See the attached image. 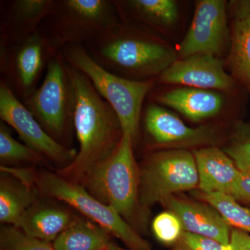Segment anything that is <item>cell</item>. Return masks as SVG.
Instances as JSON below:
<instances>
[{"mask_svg":"<svg viewBox=\"0 0 250 250\" xmlns=\"http://www.w3.org/2000/svg\"><path fill=\"white\" fill-rule=\"evenodd\" d=\"M229 62L233 72L250 86V1L233 3Z\"/></svg>","mask_w":250,"mask_h":250,"instance_id":"19","label":"cell"},{"mask_svg":"<svg viewBox=\"0 0 250 250\" xmlns=\"http://www.w3.org/2000/svg\"><path fill=\"white\" fill-rule=\"evenodd\" d=\"M152 228L156 238L166 245L177 243L184 232L180 220L170 210L163 212L156 216Z\"/></svg>","mask_w":250,"mask_h":250,"instance_id":"25","label":"cell"},{"mask_svg":"<svg viewBox=\"0 0 250 250\" xmlns=\"http://www.w3.org/2000/svg\"><path fill=\"white\" fill-rule=\"evenodd\" d=\"M144 126L154 146H200L210 143L216 136L215 130L209 126L190 127L174 113L153 103L145 110Z\"/></svg>","mask_w":250,"mask_h":250,"instance_id":"13","label":"cell"},{"mask_svg":"<svg viewBox=\"0 0 250 250\" xmlns=\"http://www.w3.org/2000/svg\"><path fill=\"white\" fill-rule=\"evenodd\" d=\"M106 250H128L123 249V248H121V247L117 246L116 244H113V243H110L109 245H108L107 248H106Z\"/></svg>","mask_w":250,"mask_h":250,"instance_id":"30","label":"cell"},{"mask_svg":"<svg viewBox=\"0 0 250 250\" xmlns=\"http://www.w3.org/2000/svg\"><path fill=\"white\" fill-rule=\"evenodd\" d=\"M158 81L207 90H230L234 82L224 69L223 62L210 54H195L173 62Z\"/></svg>","mask_w":250,"mask_h":250,"instance_id":"12","label":"cell"},{"mask_svg":"<svg viewBox=\"0 0 250 250\" xmlns=\"http://www.w3.org/2000/svg\"><path fill=\"white\" fill-rule=\"evenodd\" d=\"M121 22L113 0H54L40 29L59 52L85 45Z\"/></svg>","mask_w":250,"mask_h":250,"instance_id":"5","label":"cell"},{"mask_svg":"<svg viewBox=\"0 0 250 250\" xmlns=\"http://www.w3.org/2000/svg\"><path fill=\"white\" fill-rule=\"evenodd\" d=\"M133 145L131 135L123 133L111 155L95 166L82 184L99 201L116 210L131 226L143 216L144 209L140 203V168Z\"/></svg>","mask_w":250,"mask_h":250,"instance_id":"3","label":"cell"},{"mask_svg":"<svg viewBox=\"0 0 250 250\" xmlns=\"http://www.w3.org/2000/svg\"><path fill=\"white\" fill-rule=\"evenodd\" d=\"M0 161L1 166H8L11 164H43L47 159L41 153L14 139L7 125L1 121Z\"/></svg>","mask_w":250,"mask_h":250,"instance_id":"22","label":"cell"},{"mask_svg":"<svg viewBox=\"0 0 250 250\" xmlns=\"http://www.w3.org/2000/svg\"><path fill=\"white\" fill-rule=\"evenodd\" d=\"M202 199L215 208L229 225L250 234V209L238 204L236 199L220 192L202 193Z\"/></svg>","mask_w":250,"mask_h":250,"instance_id":"23","label":"cell"},{"mask_svg":"<svg viewBox=\"0 0 250 250\" xmlns=\"http://www.w3.org/2000/svg\"><path fill=\"white\" fill-rule=\"evenodd\" d=\"M199 187L196 161L184 149L152 153L140 167V203L144 209L177 192Z\"/></svg>","mask_w":250,"mask_h":250,"instance_id":"8","label":"cell"},{"mask_svg":"<svg viewBox=\"0 0 250 250\" xmlns=\"http://www.w3.org/2000/svg\"><path fill=\"white\" fill-rule=\"evenodd\" d=\"M225 152L239 170H250V134L240 135L231 146L225 149Z\"/></svg>","mask_w":250,"mask_h":250,"instance_id":"27","label":"cell"},{"mask_svg":"<svg viewBox=\"0 0 250 250\" xmlns=\"http://www.w3.org/2000/svg\"><path fill=\"white\" fill-rule=\"evenodd\" d=\"M163 204L180 220L184 231L207 237L229 246V225L210 205L171 196Z\"/></svg>","mask_w":250,"mask_h":250,"instance_id":"15","label":"cell"},{"mask_svg":"<svg viewBox=\"0 0 250 250\" xmlns=\"http://www.w3.org/2000/svg\"><path fill=\"white\" fill-rule=\"evenodd\" d=\"M175 250H232L231 246L219 242L184 231L177 243Z\"/></svg>","mask_w":250,"mask_h":250,"instance_id":"26","label":"cell"},{"mask_svg":"<svg viewBox=\"0 0 250 250\" xmlns=\"http://www.w3.org/2000/svg\"><path fill=\"white\" fill-rule=\"evenodd\" d=\"M109 233L88 219L76 218L53 242L56 250H106Z\"/></svg>","mask_w":250,"mask_h":250,"instance_id":"21","label":"cell"},{"mask_svg":"<svg viewBox=\"0 0 250 250\" xmlns=\"http://www.w3.org/2000/svg\"><path fill=\"white\" fill-rule=\"evenodd\" d=\"M83 46L99 65L131 80L159 77L177 60L172 47L138 23L121 21Z\"/></svg>","mask_w":250,"mask_h":250,"instance_id":"2","label":"cell"},{"mask_svg":"<svg viewBox=\"0 0 250 250\" xmlns=\"http://www.w3.org/2000/svg\"><path fill=\"white\" fill-rule=\"evenodd\" d=\"M57 52L40 27L22 42L0 45L1 80L22 103L39 86L49 62Z\"/></svg>","mask_w":250,"mask_h":250,"instance_id":"9","label":"cell"},{"mask_svg":"<svg viewBox=\"0 0 250 250\" xmlns=\"http://www.w3.org/2000/svg\"><path fill=\"white\" fill-rule=\"evenodd\" d=\"M1 250H56L53 245L27 236L20 229L4 225L0 229Z\"/></svg>","mask_w":250,"mask_h":250,"instance_id":"24","label":"cell"},{"mask_svg":"<svg viewBox=\"0 0 250 250\" xmlns=\"http://www.w3.org/2000/svg\"><path fill=\"white\" fill-rule=\"evenodd\" d=\"M199 176V187L204 193L220 192L232 195L239 174L232 159L216 147L194 152Z\"/></svg>","mask_w":250,"mask_h":250,"instance_id":"16","label":"cell"},{"mask_svg":"<svg viewBox=\"0 0 250 250\" xmlns=\"http://www.w3.org/2000/svg\"><path fill=\"white\" fill-rule=\"evenodd\" d=\"M230 246L232 250H250V234L233 229L231 231Z\"/></svg>","mask_w":250,"mask_h":250,"instance_id":"29","label":"cell"},{"mask_svg":"<svg viewBox=\"0 0 250 250\" xmlns=\"http://www.w3.org/2000/svg\"><path fill=\"white\" fill-rule=\"evenodd\" d=\"M152 100L177 110L192 121L214 116L223 106V97L218 92L191 87L155 93Z\"/></svg>","mask_w":250,"mask_h":250,"instance_id":"17","label":"cell"},{"mask_svg":"<svg viewBox=\"0 0 250 250\" xmlns=\"http://www.w3.org/2000/svg\"><path fill=\"white\" fill-rule=\"evenodd\" d=\"M226 1H197L191 25L179 47L182 59L195 54L220 55L229 41Z\"/></svg>","mask_w":250,"mask_h":250,"instance_id":"11","label":"cell"},{"mask_svg":"<svg viewBox=\"0 0 250 250\" xmlns=\"http://www.w3.org/2000/svg\"><path fill=\"white\" fill-rule=\"evenodd\" d=\"M36 187L44 196L65 202L86 219L125 243L130 250H151L148 242L111 207L99 201L83 186L48 170L36 171Z\"/></svg>","mask_w":250,"mask_h":250,"instance_id":"7","label":"cell"},{"mask_svg":"<svg viewBox=\"0 0 250 250\" xmlns=\"http://www.w3.org/2000/svg\"><path fill=\"white\" fill-rule=\"evenodd\" d=\"M231 196L236 200H241L250 205V170H239V174Z\"/></svg>","mask_w":250,"mask_h":250,"instance_id":"28","label":"cell"},{"mask_svg":"<svg viewBox=\"0 0 250 250\" xmlns=\"http://www.w3.org/2000/svg\"><path fill=\"white\" fill-rule=\"evenodd\" d=\"M0 118L18 133L26 146L61 166L60 169L75 160L76 149L62 146L49 136L2 80H0Z\"/></svg>","mask_w":250,"mask_h":250,"instance_id":"10","label":"cell"},{"mask_svg":"<svg viewBox=\"0 0 250 250\" xmlns=\"http://www.w3.org/2000/svg\"><path fill=\"white\" fill-rule=\"evenodd\" d=\"M69 72L75 92L74 129L79 151L75 160L57 173L82 185L94 167L115 150L123 131L116 112L87 77L70 65Z\"/></svg>","mask_w":250,"mask_h":250,"instance_id":"1","label":"cell"},{"mask_svg":"<svg viewBox=\"0 0 250 250\" xmlns=\"http://www.w3.org/2000/svg\"><path fill=\"white\" fill-rule=\"evenodd\" d=\"M61 51L65 62L86 76L99 95L111 105L119 118L123 133L131 135L134 142L143 102L154 87V81L131 80L118 76L95 62L83 45L65 46Z\"/></svg>","mask_w":250,"mask_h":250,"instance_id":"4","label":"cell"},{"mask_svg":"<svg viewBox=\"0 0 250 250\" xmlns=\"http://www.w3.org/2000/svg\"><path fill=\"white\" fill-rule=\"evenodd\" d=\"M36 204L27 210L16 227L32 238L54 242L76 220L63 208Z\"/></svg>","mask_w":250,"mask_h":250,"instance_id":"18","label":"cell"},{"mask_svg":"<svg viewBox=\"0 0 250 250\" xmlns=\"http://www.w3.org/2000/svg\"><path fill=\"white\" fill-rule=\"evenodd\" d=\"M54 0L0 1V45L19 43L40 27Z\"/></svg>","mask_w":250,"mask_h":250,"instance_id":"14","label":"cell"},{"mask_svg":"<svg viewBox=\"0 0 250 250\" xmlns=\"http://www.w3.org/2000/svg\"><path fill=\"white\" fill-rule=\"evenodd\" d=\"M22 103L49 136L68 147L74 129L75 92L62 51L51 59L41 84Z\"/></svg>","mask_w":250,"mask_h":250,"instance_id":"6","label":"cell"},{"mask_svg":"<svg viewBox=\"0 0 250 250\" xmlns=\"http://www.w3.org/2000/svg\"><path fill=\"white\" fill-rule=\"evenodd\" d=\"M37 188L1 177L0 180V222L17 227L24 213L36 204Z\"/></svg>","mask_w":250,"mask_h":250,"instance_id":"20","label":"cell"}]
</instances>
